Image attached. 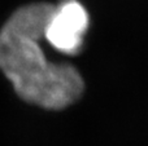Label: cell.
<instances>
[{
  "mask_svg": "<svg viewBox=\"0 0 148 146\" xmlns=\"http://www.w3.org/2000/svg\"><path fill=\"white\" fill-rule=\"evenodd\" d=\"M53 9L33 3L10 16L0 30V70L23 101L61 110L79 100L84 83L72 65L47 61L40 40Z\"/></svg>",
  "mask_w": 148,
  "mask_h": 146,
  "instance_id": "1",
  "label": "cell"
},
{
  "mask_svg": "<svg viewBox=\"0 0 148 146\" xmlns=\"http://www.w3.org/2000/svg\"><path fill=\"white\" fill-rule=\"evenodd\" d=\"M88 28V14L77 0H66L55 7L46 26L44 39L65 54H77L82 49Z\"/></svg>",
  "mask_w": 148,
  "mask_h": 146,
  "instance_id": "2",
  "label": "cell"
}]
</instances>
